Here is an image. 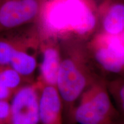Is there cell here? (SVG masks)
Instances as JSON below:
<instances>
[{
	"instance_id": "obj_6",
	"label": "cell",
	"mask_w": 124,
	"mask_h": 124,
	"mask_svg": "<svg viewBox=\"0 0 124 124\" xmlns=\"http://www.w3.org/2000/svg\"><path fill=\"white\" fill-rule=\"evenodd\" d=\"M43 39L41 35L40 50L42 54V60L40 65V76L38 80L41 85L55 86L59 70L60 49L55 39Z\"/></svg>"
},
{
	"instance_id": "obj_1",
	"label": "cell",
	"mask_w": 124,
	"mask_h": 124,
	"mask_svg": "<svg viewBox=\"0 0 124 124\" xmlns=\"http://www.w3.org/2000/svg\"><path fill=\"white\" fill-rule=\"evenodd\" d=\"M60 49V64L56 89L63 106V124H76L74 105L88 87L99 78L93 69L86 46L75 40H69Z\"/></svg>"
},
{
	"instance_id": "obj_7",
	"label": "cell",
	"mask_w": 124,
	"mask_h": 124,
	"mask_svg": "<svg viewBox=\"0 0 124 124\" xmlns=\"http://www.w3.org/2000/svg\"><path fill=\"white\" fill-rule=\"evenodd\" d=\"M40 124H63V106L55 86L43 85L39 98Z\"/></svg>"
},
{
	"instance_id": "obj_13",
	"label": "cell",
	"mask_w": 124,
	"mask_h": 124,
	"mask_svg": "<svg viewBox=\"0 0 124 124\" xmlns=\"http://www.w3.org/2000/svg\"><path fill=\"white\" fill-rule=\"evenodd\" d=\"M2 0H0V5H1V2H2Z\"/></svg>"
},
{
	"instance_id": "obj_4",
	"label": "cell",
	"mask_w": 124,
	"mask_h": 124,
	"mask_svg": "<svg viewBox=\"0 0 124 124\" xmlns=\"http://www.w3.org/2000/svg\"><path fill=\"white\" fill-rule=\"evenodd\" d=\"M41 87L37 80L24 85L14 93L9 101V124H39Z\"/></svg>"
},
{
	"instance_id": "obj_2",
	"label": "cell",
	"mask_w": 124,
	"mask_h": 124,
	"mask_svg": "<svg viewBox=\"0 0 124 124\" xmlns=\"http://www.w3.org/2000/svg\"><path fill=\"white\" fill-rule=\"evenodd\" d=\"M118 116L113 106L106 80L99 78L80 95L74 112L75 124H113Z\"/></svg>"
},
{
	"instance_id": "obj_10",
	"label": "cell",
	"mask_w": 124,
	"mask_h": 124,
	"mask_svg": "<svg viewBox=\"0 0 124 124\" xmlns=\"http://www.w3.org/2000/svg\"><path fill=\"white\" fill-rule=\"evenodd\" d=\"M10 102L0 101V124H9Z\"/></svg>"
},
{
	"instance_id": "obj_12",
	"label": "cell",
	"mask_w": 124,
	"mask_h": 124,
	"mask_svg": "<svg viewBox=\"0 0 124 124\" xmlns=\"http://www.w3.org/2000/svg\"><path fill=\"white\" fill-rule=\"evenodd\" d=\"M113 124H117V122H114V123H113Z\"/></svg>"
},
{
	"instance_id": "obj_3",
	"label": "cell",
	"mask_w": 124,
	"mask_h": 124,
	"mask_svg": "<svg viewBox=\"0 0 124 124\" xmlns=\"http://www.w3.org/2000/svg\"><path fill=\"white\" fill-rule=\"evenodd\" d=\"M86 48L93 61L103 70L114 74L124 72V34L110 35L101 32Z\"/></svg>"
},
{
	"instance_id": "obj_5",
	"label": "cell",
	"mask_w": 124,
	"mask_h": 124,
	"mask_svg": "<svg viewBox=\"0 0 124 124\" xmlns=\"http://www.w3.org/2000/svg\"><path fill=\"white\" fill-rule=\"evenodd\" d=\"M44 0H2L0 5V33L33 22Z\"/></svg>"
},
{
	"instance_id": "obj_11",
	"label": "cell",
	"mask_w": 124,
	"mask_h": 124,
	"mask_svg": "<svg viewBox=\"0 0 124 124\" xmlns=\"http://www.w3.org/2000/svg\"><path fill=\"white\" fill-rule=\"evenodd\" d=\"M13 94V91L9 89L4 85L1 75H0V101H10Z\"/></svg>"
},
{
	"instance_id": "obj_9",
	"label": "cell",
	"mask_w": 124,
	"mask_h": 124,
	"mask_svg": "<svg viewBox=\"0 0 124 124\" xmlns=\"http://www.w3.org/2000/svg\"><path fill=\"white\" fill-rule=\"evenodd\" d=\"M108 91L112 94L120 111H124V84L123 79H117L113 81H106Z\"/></svg>"
},
{
	"instance_id": "obj_8",
	"label": "cell",
	"mask_w": 124,
	"mask_h": 124,
	"mask_svg": "<svg viewBox=\"0 0 124 124\" xmlns=\"http://www.w3.org/2000/svg\"><path fill=\"white\" fill-rule=\"evenodd\" d=\"M102 32L110 35L124 34V5L117 2L111 4L105 11L102 20Z\"/></svg>"
}]
</instances>
